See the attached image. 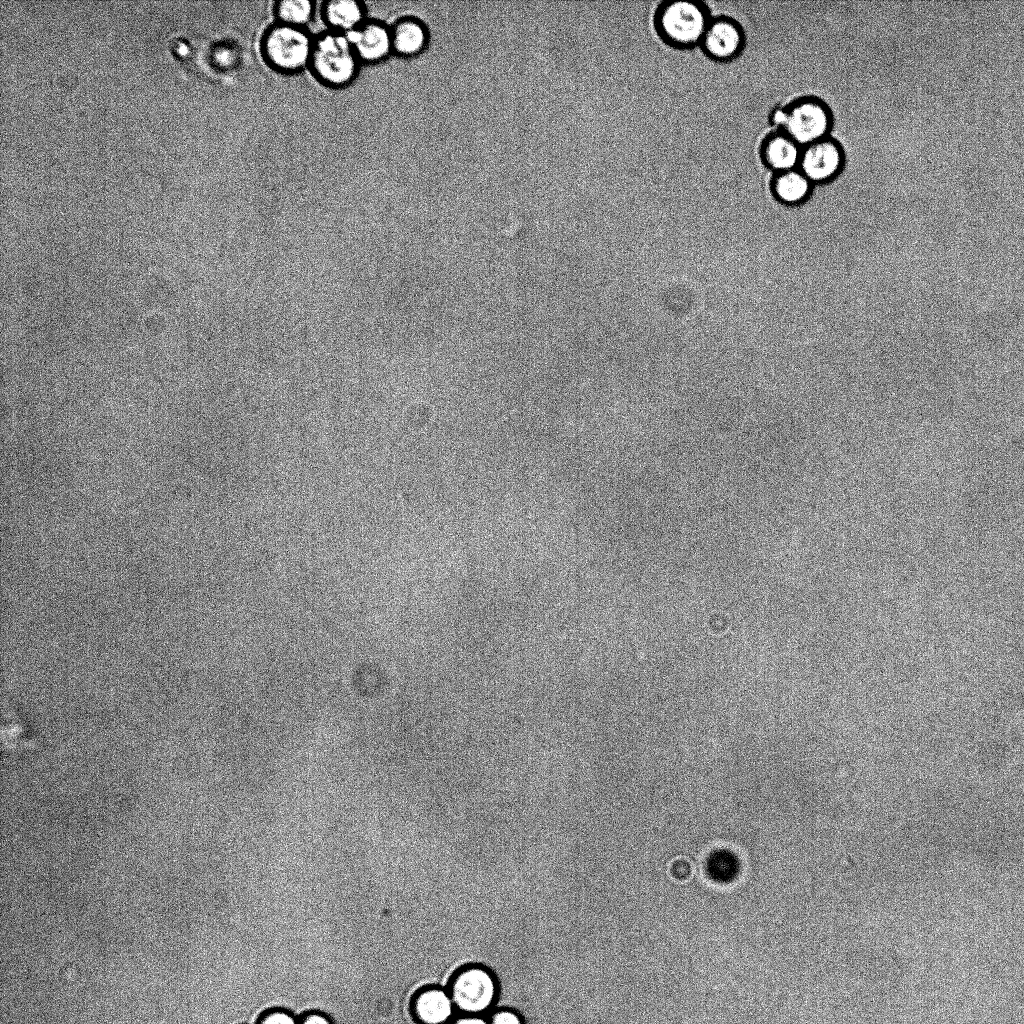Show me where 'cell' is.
Returning a JSON list of instances; mask_svg holds the SVG:
<instances>
[{"mask_svg": "<svg viewBox=\"0 0 1024 1024\" xmlns=\"http://www.w3.org/2000/svg\"><path fill=\"white\" fill-rule=\"evenodd\" d=\"M490 1024H522L520 1016L508 1009H503L495 1012L491 1019Z\"/></svg>", "mask_w": 1024, "mask_h": 1024, "instance_id": "2e32d148", "label": "cell"}, {"mask_svg": "<svg viewBox=\"0 0 1024 1024\" xmlns=\"http://www.w3.org/2000/svg\"><path fill=\"white\" fill-rule=\"evenodd\" d=\"M355 56L347 37L338 34H329L319 39L311 55L316 72L332 84H343L353 77Z\"/></svg>", "mask_w": 1024, "mask_h": 1024, "instance_id": "277c9868", "label": "cell"}, {"mask_svg": "<svg viewBox=\"0 0 1024 1024\" xmlns=\"http://www.w3.org/2000/svg\"><path fill=\"white\" fill-rule=\"evenodd\" d=\"M843 150L831 137L802 147L799 170L813 183L824 184L835 178L843 166Z\"/></svg>", "mask_w": 1024, "mask_h": 1024, "instance_id": "52a82bcc", "label": "cell"}, {"mask_svg": "<svg viewBox=\"0 0 1024 1024\" xmlns=\"http://www.w3.org/2000/svg\"><path fill=\"white\" fill-rule=\"evenodd\" d=\"M746 35L742 25L726 15L712 17L699 48L715 62H729L744 50Z\"/></svg>", "mask_w": 1024, "mask_h": 1024, "instance_id": "5b68a950", "label": "cell"}, {"mask_svg": "<svg viewBox=\"0 0 1024 1024\" xmlns=\"http://www.w3.org/2000/svg\"><path fill=\"white\" fill-rule=\"evenodd\" d=\"M781 107L782 122L779 129L801 147L828 137L832 127V113L821 99L802 96Z\"/></svg>", "mask_w": 1024, "mask_h": 1024, "instance_id": "7a4b0ae2", "label": "cell"}, {"mask_svg": "<svg viewBox=\"0 0 1024 1024\" xmlns=\"http://www.w3.org/2000/svg\"><path fill=\"white\" fill-rule=\"evenodd\" d=\"M299 1024H333L331 1019L324 1013L313 1011L306 1013L299 1019Z\"/></svg>", "mask_w": 1024, "mask_h": 1024, "instance_id": "e0dca14e", "label": "cell"}, {"mask_svg": "<svg viewBox=\"0 0 1024 1024\" xmlns=\"http://www.w3.org/2000/svg\"><path fill=\"white\" fill-rule=\"evenodd\" d=\"M449 994L455 1008L467 1015H478L493 1005L497 994L496 980L484 967H467L455 975Z\"/></svg>", "mask_w": 1024, "mask_h": 1024, "instance_id": "3957f363", "label": "cell"}, {"mask_svg": "<svg viewBox=\"0 0 1024 1024\" xmlns=\"http://www.w3.org/2000/svg\"><path fill=\"white\" fill-rule=\"evenodd\" d=\"M257 1024H299L292 1013L284 1009H273L265 1012Z\"/></svg>", "mask_w": 1024, "mask_h": 1024, "instance_id": "9a60e30c", "label": "cell"}, {"mask_svg": "<svg viewBox=\"0 0 1024 1024\" xmlns=\"http://www.w3.org/2000/svg\"><path fill=\"white\" fill-rule=\"evenodd\" d=\"M801 152L802 147L780 129L768 133L759 148L761 162L773 174L798 168Z\"/></svg>", "mask_w": 1024, "mask_h": 1024, "instance_id": "ba28073f", "label": "cell"}, {"mask_svg": "<svg viewBox=\"0 0 1024 1024\" xmlns=\"http://www.w3.org/2000/svg\"><path fill=\"white\" fill-rule=\"evenodd\" d=\"M278 13L287 25L303 24L310 18L312 4L305 0L283 1L279 4Z\"/></svg>", "mask_w": 1024, "mask_h": 1024, "instance_id": "5bb4252c", "label": "cell"}, {"mask_svg": "<svg viewBox=\"0 0 1024 1024\" xmlns=\"http://www.w3.org/2000/svg\"><path fill=\"white\" fill-rule=\"evenodd\" d=\"M424 43L422 27L413 21H405L397 25L392 34V46L400 53L417 52Z\"/></svg>", "mask_w": 1024, "mask_h": 1024, "instance_id": "4fadbf2b", "label": "cell"}, {"mask_svg": "<svg viewBox=\"0 0 1024 1024\" xmlns=\"http://www.w3.org/2000/svg\"><path fill=\"white\" fill-rule=\"evenodd\" d=\"M453 1024H490V1023L488 1021H486L484 1018H482V1017H480L478 1015H466V1016H463V1017L458 1018L457 1020H455L453 1022Z\"/></svg>", "mask_w": 1024, "mask_h": 1024, "instance_id": "ac0fdd59", "label": "cell"}, {"mask_svg": "<svg viewBox=\"0 0 1024 1024\" xmlns=\"http://www.w3.org/2000/svg\"><path fill=\"white\" fill-rule=\"evenodd\" d=\"M702 1L671 0L661 2L653 16L654 29L666 45L679 50L699 47L711 20Z\"/></svg>", "mask_w": 1024, "mask_h": 1024, "instance_id": "6da1fadb", "label": "cell"}, {"mask_svg": "<svg viewBox=\"0 0 1024 1024\" xmlns=\"http://www.w3.org/2000/svg\"><path fill=\"white\" fill-rule=\"evenodd\" d=\"M355 53L365 60L384 57L392 46V35L379 24H367L346 33Z\"/></svg>", "mask_w": 1024, "mask_h": 1024, "instance_id": "8fae6325", "label": "cell"}, {"mask_svg": "<svg viewBox=\"0 0 1024 1024\" xmlns=\"http://www.w3.org/2000/svg\"><path fill=\"white\" fill-rule=\"evenodd\" d=\"M813 186L799 168H795L774 173L770 181V192L779 203L797 206L809 199Z\"/></svg>", "mask_w": 1024, "mask_h": 1024, "instance_id": "30bf717a", "label": "cell"}, {"mask_svg": "<svg viewBox=\"0 0 1024 1024\" xmlns=\"http://www.w3.org/2000/svg\"><path fill=\"white\" fill-rule=\"evenodd\" d=\"M265 48L273 64L285 70L302 67L313 50L308 36L291 25L274 28L267 36Z\"/></svg>", "mask_w": 1024, "mask_h": 1024, "instance_id": "8992f818", "label": "cell"}, {"mask_svg": "<svg viewBox=\"0 0 1024 1024\" xmlns=\"http://www.w3.org/2000/svg\"><path fill=\"white\" fill-rule=\"evenodd\" d=\"M454 1008L449 992L437 987L421 990L412 1002V1013L420 1024H444Z\"/></svg>", "mask_w": 1024, "mask_h": 1024, "instance_id": "9c48e42d", "label": "cell"}, {"mask_svg": "<svg viewBox=\"0 0 1024 1024\" xmlns=\"http://www.w3.org/2000/svg\"><path fill=\"white\" fill-rule=\"evenodd\" d=\"M326 16L330 24L349 32L358 27L362 19V9L355 1H333L327 5Z\"/></svg>", "mask_w": 1024, "mask_h": 1024, "instance_id": "7c38bea8", "label": "cell"}]
</instances>
